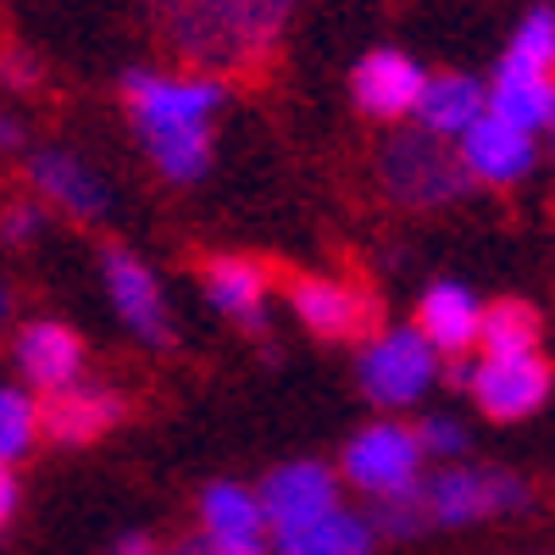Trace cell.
<instances>
[{"instance_id":"1","label":"cell","mask_w":555,"mask_h":555,"mask_svg":"<svg viewBox=\"0 0 555 555\" xmlns=\"http://www.w3.org/2000/svg\"><path fill=\"white\" fill-rule=\"evenodd\" d=\"M151 28L183 73L201 78H267L300 0H145Z\"/></svg>"},{"instance_id":"2","label":"cell","mask_w":555,"mask_h":555,"mask_svg":"<svg viewBox=\"0 0 555 555\" xmlns=\"http://www.w3.org/2000/svg\"><path fill=\"white\" fill-rule=\"evenodd\" d=\"M373 178L384 201H395L400 211H444L473 195V172L461 162V151L428 128L389 133L373 156Z\"/></svg>"},{"instance_id":"3","label":"cell","mask_w":555,"mask_h":555,"mask_svg":"<svg viewBox=\"0 0 555 555\" xmlns=\"http://www.w3.org/2000/svg\"><path fill=\"white\" fill-rule=\"evenodd\" d=\"M122 106L133 117L139 145H156L172 133H211L228 83L201 78V73H156V67H128L122 73Z\"/></svg>"},{"instance_id":"4","label":"cell","mask_w":555,"mask_h":555,"mask_svg":"<svg viewBox=\"0 0 555 555\" xmlns=\"http://www.w3.org/2000/svg\"><path fill=\"white\" fill-rule=\"evenodd\" d=\"M284 300L300 317V328L317 334L322 345H366L378 334V295L350 278H322V272H289L284 278Z\"/></svg>"},{"instance_id":"5","label":"cell","mask_w":555,"mask_h":555,"mask_svg":"<svg viewBox=\"0 0 555 555\" xmlns=\"http://www.w3.org/2000/svg\"><path fill=\"white\" fill-rule=\"evenodd\" d=\"M528 478L505 473V467H444L423 483V505H428V522L434 528H473V522H489V517H512V512H528Z\"/></svg>"},{"instance_id":"6","label":"cell","mask_w":555,"mask_h":555,"mask_svg":"<svg viewBox=\"0 0 555 555\" xmlns=\"http://www.w3.org/2000/svg\"><path fill=\"white\" fill-rule=\"evenodd\" d=\"M339 478L373 500L423 489V444H416V428L395 423V416H378V423L356 428L345 455H339Z\"/></svg>"},{"instance_id":"7","label":"cell","mask_w":555,"mask_h":555,"mask_svg":"<svg viewBox=\"0 0 555 555\" xmlns=\"http://www.w3.org/2000/svg\"><path fill=\"white\" fill-rule=\"evenodd\" d=\"M356 378H361V395L384 405V411H400L411 400H423L434 384H439V350L416 334V328H389V334H373L361 345V361H356Z\"/></svg>"},{"instance_id":"8","label":"cell","mask_w":555,"mask_h":555,"mask_svg":"<svg viewBox=\"0 0 555 555\" xmlns=\"http://www.w3.org/2000/svg\"><path fill=\"white\" fill-rule=\"evenodd\" d=\"M261 500V517L272 539H289L311 522H322L328 512H339V473L322 467V461H284L272 467L256 489Z\"/></svg>"},{"instance_id":"9","label":"cell","mask_w":555,"mask_h":555,"mask_svg":"<svg viewBox=\"0 0 555 555\" xmlns=\"http://www.w3.org/2000/svg\"><path fill=\"white\" fill-rule=\"evenodd\" d=\"M101 278H106V295L117 306V317L145 339L151 350H172V306L162 278L139 261L128 245H106L101 250Z\"/></svg>"},{"instance_id":"10","label":"cell","mask_w":555,"mask_h":555,"mask_svg":"<svg viewBox=\"0 0 555 555\" xmlns=\"http://www.w3.org/2000/svg\"><path fill=\"white\" fill-rule=\"evenodd\" d=\"M555 373L544 356H483L473 366V400L489 423H528L544 411Z\"/></svg>"},{"instance_id":"11","label":"cell","mask_w":555,"mask_h":555,"mask_svg":"<svg viewBox=\"0 0 555 555\" xmlns=\"http://www.w3.org/2000/svg\"><path fill=\"white\" fill-rule=\"evenodd\" d=\"M195 517H201V550L206 555H272V533L261 517V500L245 483H206L195 500Z\"/></svg>"},{"instance_id":"12","label":"cell","mask_w":555,"mask_h":555,"mask_svg":"<svg viewBox=\"0 0 555 555\" xmlns=\"http://www.w3.org/2000/svg\"><path fill=\"white\" fill-rule=\"evenodd\" d=\"M128 416V395H117L112 384H67V389H51L39 400V434L62 444V450H83L106 439L117 423Z\"/></svg>"},{"instance_id":"13","label":"cell","mask_w":555,"mask_h":555,"mask_svg":"<svg viewBox=\"0 0 555 555\" xmlns=\"http://www.w3.org/2000/svg\"><path fill=\"white\" fill-rule=\"evenodd\" d=\"M423 83L428 73L416 67L405 51H395V44H378V51H366L350 73V95H356V112L373 117V122H400L416 112V101H423Z\"/></svg>"},{"instance_id":"14","label":"cell","mask_w":555,"mask_h":555,"mask_svg":"<svg viewBox=\"0 0 555 555\" xmlns=\"http://www.w3.org/2000/svg\"><path fill=\"white\" fill-rule=\"evenodd\" d=\"M461 162H467L473 183H489V190H512V183H522L533 167H539V139L512 128L505 117H478L467 133H461Z\"/></svg>"},{"instance_id":"15","label":"cell","mask_w":555,"mask_h":555,"mask_svg":"<svg viewBox=\"0 0 555 555\" xmlns=\"http://www.w3.org/2000/svg\"><path fill=\"white\" fill-rule=\"evenodd\" d=\"M206 278V295L222 317H234L240 328L267 334V295H272V267L261 256H240V250H222L201 261Z\"/></svg>"},{"instance_id":"16","label":"cell","mask_w":555,"mask_h":555,"mask_svg":"<svg viewBox=\"0 0 555 555\" xmlns=\"http://www.w3.org/2000/svg\"><path fill=\"white\" fill-rule=\"evenodd\" d=\"M28 183H34L39 201H51L73 222H101L112 211L106 183L95 178V167H89L83 156H73V151H34L28 156Z\"/></svg>"},{"instance_id":"17","label":"cell","mask_w":555,"mask_h":555,"mask_svg":"<svg viewBox=\"0 0 555 555\" xmlns=\"http://www.w3.org/2000/svg\"><path fill=\"white\" fill-rule=\"evenodd\" d=\"M489 112L505 117L512 128H522V133H539L555 117V73L505 51L494 78H489Z\"/></svg>"},{"instance_id":"18","label":"cell","mask_w":555,"mask_h":555,"mask_svg":"<svg viewBox=\"0 0 555 555\" xmlns=\"http://www.w3.org/2000/svg\"><path fill=\"white\" fill-rule=\"evenodd\" d=\"M416 334H423L439 356H467L478 345L483 328V300L461 284H428L423 300H416Z\"/></svg>"},{"instance_id":"19","label":"cell","mask_w":555,"mask_h":555,"mask_svg":"<svg viewBox=\"0 0 555 555\" xmlns=\"http://www.w3.org/2000/svg\"><path fill=\"white\" fill-rule=\"evenodd\" d=\"M12 356L23 366V378L51 395V389L78 384L89 350H83V339L67 328V322H28V328L17 334V345H12Z\"/></svg>"},{"instance_id":"20","label":"cell","mask_w":555,"mask_h":555,"mask_svg":"<svg viewBox=\"0 0 555 555\" xmlns=\"http://www.w3.org/2000/svg\"><path fill=\"white\" fill-rule=\"evenodd\" d=\"M416 117H423L428 133L455 139L461 145V133H467L478 117H489V89L478 78H467V73H428L423 101H416Z\"/></svg>"},{"instance_id":"21","label":"cell","mask_w":555,"mask_h":555,"mask_svg":"<svg viewBox=\"0 0 555 555\" xmlns=\"http://www.w3.org/2000/svg\"><path fill=\"white\" fill-rule=\"evenodd\" d=\"M373 544H378L373 522L339 505V512H328L322 522H311L289 539H272V555H373Z\"/></svg>"},{"instance_id":"22","label":"cell","mask_w":555,"mask_h":555,"mask_svg":"<svg viewBox=\"0 0 555 555\" xmlns=\"http://www.w3.org/2000/svg\"><path fill=\"white\" fill-rule=\"evenodd\" d=\"M539 339H544V317L533 300L505 295L483 306V328H478L483 356H539Z\"/></svg>"},{"instance_id":"23","label":"cell","mask_w":555,"mask_h":555,"mask_svg":"<svg viewBox=\"0 0 555 555\" xmlns=\"http://www.w3.org/2000/svg\"><path fill=\"white\" fill-rule=\"evenodd\" d=\"M39 439V400H28L23 389H0V467L23 461Z\"/></svg>"},{"instance_id":"24","label":"cell","mask_w":555,"mask_h":555,"mask_svg":"<svg viewBox=\"0 0 555 555\" xmlns=\"http://www.w3.org/2000/svg\"><path fill=\"white\" fill-rule=\"evenodd\" d=\"M366 522H373L378 539L389 544H405V539H423L434 522H428V505H423V489L411 494H395V500H373V512H366Z\"/></svg>"},{"instance_id":"25","label":"cell","mask_w":555,"mask_h":555,"mask_svg":"<svg viewBox=\"0 0 555 555\" xmlns=\"http://www.w3.org/2000/svg\"><path fill=\"white\" fill-rule=\"evenodd\" d=\"M505 51L555 73V7H533V12L522 17V28L512 34V44H505Z\"/></svg>"},{"instance_id":"26","label":"cell","mask_w":555,"mask_h":555,"mask_svg":"<svg viewBox=\"0 0 555 555\" xmlns=\"http://www.w3.org/2000/svg\"><path fill=\"white\" fill-rule=\"evenodd\" d=\"M416 444H423V455H444V461H455V455H467V428L455 423V416H423L416 423Z\"/></svg>"},{"instance_id":"27","label":"cell","mask_w":555,"mask_h":555,"mask_svg":"<svg viewBox=\"0 0 555 555\" xmlns=\"http://www.w3.org/2000/svg\"><path fill=\"white\" fill-rule=\"evenodd\" d=\"M44 234V206L39 201H12L0 211V240L7 245H34Z\"/></svg>"},{"instance_id":"28","label":"cell","mask_w":555,"mask_h":555,"mask_svg":"<svg viewBox=\"0 0 555 555\" xmlns=\"http://www.w3.org/2000/svg\"><path fill=\"white\" fill-rule=\"evenodd\" d=\"M0 78H7L12 89H39V62L23 51V44H7V51H0Z\"/></svg>"},{"instance_id":"29","label":"cell","mask_w":555,"mask_h":555,"mask_svg":"<svg viewBox=\"0 0 555 555\" xmlns=\"http://www.w3.org/2000/svg\"><path fill=\"white\" fill-rule=\"evenodd\" d=\"M17 505H23V483H17V473H12V467H0V533L12 528Z\"/></svg>"},{"instance_id":"30","label":"cell","mask_w":555,"mask_h":555,"mask_svg":"<svg viewBox=\"0 0 555 555\" xmlns=\"http://www.w3.org/2000/svg\"><path fill=\"white\" fill-rule=\"evenodd\" d=\"M112 555H162V544H156L151 533H122V539L112 544Z\"/></svg>"},{"instance_id":"31","label":"cell","mask_w":555,"mask_h":555,"mask_svg":"<svg viewBox=\"0 0 555 555\" xmlns=\"http://www.w3.org/2000/svg\"><path fill=\"white\" fill-rule=\"evenodd\" d=\"M17 145H23V122L0 117V151H17Z\"/></svg>"},{"instance_id":"32","label":"cell","mask_w":555,"mask_h":555,"mask_svg":"<svg viewBox=\"0 0 555 555\" xmlns=\"http://www.w3.org/2000/svg\"><path fill=\"white\" fill-rule=\"evenodd\" d=\"M162 555H206V550H201V539H183V544H167Z\"/></svg>"},{"instance_id":"33","label":"cell","mask_w":555,"mask_h":555,"mask_svg":"<svg viewBox=\"0 0 555 555\" xmlns=\"http://www.w3.org/2000/svg\"><path fill=\"white\" fill-rule=\"evenodd\" d=\"M539 133H544V145H550V162H555V117H550V122H544Z\"/></svg>"},{"instance_id":"34","label":"cell","mask_w":555,"mask_h":555,"mask_svg":"<svg viewBox=\"0 0 555 555\" xmlns=\"http://www.w3.org/2000/svg\"><path fill=\"white\" fill-rule=\"evenodd\" d=\"M12 317V289H0V322Z\"/></svg>"}]
</instances>
